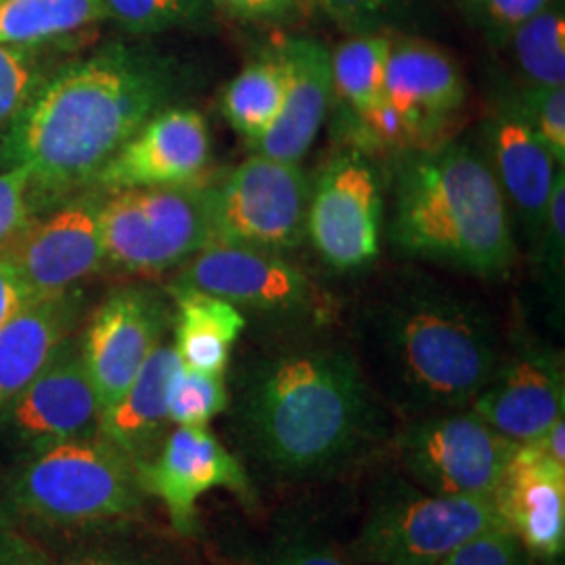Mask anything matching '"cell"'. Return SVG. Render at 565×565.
I'll return each instance as SVG.
<instances>
[{"label": "cell", "mask_w": 565, "mask_h": 565, "mask_svg": "<svg viewBox=\"0 0 565 565\" xmlns=\"http://www.w3.org/2000/svg\"><path fill=\"white\" fill-rule=\"evenodd\" d=\"M177 72L160 55L107 44L42 81L2 139L7 168L28 174L36 210L93 186L145 121L174 99Z\"/></svg>", "instance_id": "3"}, {"label": "cell", "mask_w": 565, "mask_h": 565, "mask_svg": "<svg viewBox=\"0 0 565 565\" xmlns=\"http://www.w3.org/2000/svg\"><path fill=\"white\" fill-rule=\"evenodd\" d=\"M34 210L36 205L28 174L21 168H7V172H0V252L25 231Z\"/></svg>", "instance_id": "38"}, {"label": "cell", "mask_w": 565, "mask_h": 565, "mask_svg": "<svg viewBox=\"0 0 565 565\" xmlns=\"http://www.w3.org/2000/svg\"><path fill=\"white\" fill-rule=\"evenodd\" d=\"M532 256L539 266L541 279L553 296L564 291L565 258V174L559 172L551 202L546 207L545 223L539 239L532 245Z\"/></svg>", "instance_id": "35"}, {"label": "cell", "mask_w": 565, "mask_h": 565, "mask_svg": "<svg viewBox=\"0 0 565 565\" xmlns=\"http://www.w3.org/2000/svg\"><path fill=\"white\" fill-rule=\"evenodd\" d=\"M41 82V61L34 46L0 44V124L18 114Z\"/></svg>", "instance_id": "36"}, {"label": "cell", "mask_w": 565, "mask_h": 565, "mask_svg": "<svg viewBox=\"0 0 565 565\" xmlns=\"http://www.w3.org/2000/svg\"><path fill=\"white\" fill-rule=\"evenodd\" d=\"M181 366L174 345L160 343L132 384L102 413L99 434L135 467L151 461L168 436L170 387Z\"/></svg>", "instance_id": "22"}, {"label": "cell", "mask_w": 565, "mask_h": 565, "mask_svg": "<svg viewBox=\"0 0 565 565\" xmlns=\"http://www.w3.org/2000/svg\"><path fill=\"white\" fill-rule=\"evenodd\" d=\"M168 294L177 303L174 350L184 369L224 375L233 348L242 342L247 319L239 308L189 287H168Z\"/></svg>", "instance_id": "24"}, {"label": "cell", "mask_w": 565, "mask_h": 565, "mask_svg": "<svg viewBox=\"0 0 565 565\" xmlns=\"http://www.w3.org/2000/svg\"><path fill=\"white\" fill-rule=\"evenodd\" d=\"M105 264L160 275L212 243L210 181L116 191L103 200Z\"/></svg>", "instance_id": "8"}, {"label": "cell", "mask_w": 565, "mask_h": 565, "mask_svg": "<svg viewBox=\"0 0 565 565\" xmlns=\"http://www.w3.org/2000/svg\"><path fill=\"white\" fill-rule=\"evenodd\" d=\"M172 321L168 300L142 285L114 289L95 310L81 345L102 413L132 384Z\"/></svg>", "instance_id": "16"}, {"label": "cell", "mask_w": 565, "mask_h": 565, "mask_svg": "<svg viewBox=\"0 0 565 565\" xmlns=\"http://www.w3.org/2000/svg\"><path fill=\"white\" fill-rule=\"evenodd\" d=\"M0 2H2V0H0Z\"/></svg>", "instance_id": "44"}, {"label": "cell", "mask_w": 565, "mask_h": 565, "mask_svg": "<svg viewBox=\"0 0 565 565\" xmlns=\"http://www.w3.org/2000/svg\"><path fill=\"white\" fill-rule=\"evenodd\" d=\"M63 565H189L182 557L153 546L103 543L82 548Z\"/></svg>", "instance_id": "39"}, {"label": "cell", "mask_w": 565, "mask_h": 565, "mask_svg": "<svg viewBox=\"0 0 565 565\" xmlns=\"http://www.w3.org/2000/svg\"><path fill=\"white\" fill-rule=\"evenodd\" d=\"M18 520V509L13 505L9 476L0 469V532L11 530V525Z\"/></svg>", "instance_id": "43"}, {"label": "cell", "mask_w": 565, "mask_h": 565, "mask_svg": "<svg viewBox=\"0 0 565 565\" xmlns=\"http://www.w3.org/2000/svg\"><path fill=\"white\" fill-rule=\"evenodd\" d=\"M103 20L102 0H2L0 44L36 46Z\"/></svg>", "instance_id": "27"}, {"label": "cell", "mask_w": 565, "mask_h": 565, "mask_svg": "<svg viewBox=\"0 0 565 565\" xmlns=\"http://www.w3.org/2000/svg\"><path fill=\"white\" fill-rule=\"evenodd\" d=\"M235 565H359L323 530L298 515H285L256 536L235 541Z\"/></svg>", "instance_id": "26"}, {"label": "cell", "mask_w": 565, "mask_h": 565, "mask_svg": "<svg viewBox=\"0 0 565 565\" xmlns=\"http://www.w3.org/2000/svg\"><path fill=\"white\" fill-rule=\"evenodd\" d=\"M469 406L518 445L541 438L565 417L564 354L518 333Z\"/></svg>", "instance_id": "15"}, {"label": "cell", "mask_w": 565, "mask_h": 565, "mask_svg": "<svg viewBox=\"0 0 565 565\" xmlns=\"http://www.w3.org/2000/svg\"><path fill=\"white\" fill-rule=\"evenodd\" d=\"M212 160L210 130L202 114L168 107L145 121L93 184L97 191L172 186L203 179Z\"/></svg>", "instance_id": "19"}, {"label": "cell", "mask_w": 565, "mask_h": 565, "mask_svg": "<svg viewBox=\"0 0 565 565\" xmlns=\"http://www.w3.org/2000/svg\"><path fill=\"white\" fill-rule=\"evenodd\" d=\"M228 18L249 23H281L298 18L308 0H207Z\"/></svg>", "instance_id": "40"}, {"label": "cell", "mask_w": 565, "mask_h": 565, "mask_svg": "<svg viewBox=\"0 0 565 565\" xmlns=\"http://www.w3.org/2000/svg\"><path fill=\"white\" fill-rule=\"evenodd\" d=\"M505 95L527 126L543 139L559 166H565V86H507Z\"/></svg>", "instance_id": "33"}, {"label": "cell", "mask_w": 565, "mask_h": 565, "mask_svg": "<svg viewBox=\"0 0 565 565\" xmlns=\"http://www.w3.org/2000/svg\"><path fill=\"white\" fill-rule=\"evenodd\" d=\"M467 82L457 60L434 42L394 32L377 109L350 130L364 153L411 151L445 141L463 109Z\"/></svg>", "instance_id": "7"}, {"label": "cell", "mask_w": 565, "mask_h": 565, "mask_svg": "<svg viewBox=\"0 0 565 565\" xmlns=\"http://www.w3.org/2000/svg\"><path fill=\"white\" fill-rule=\"evenodd\" d=\"M285 65L277 51L249 63L223 93V116L245 141H258L277 120L285 95Z\"/></svg>", "instance_id": "28"}, {"label": "cell", "mask_w": 565, "mask_h": 565, "mask_svg": "<svg viewBox=\"0 0 565 565\" xmlns=\"http://www.w3.org/2000/svg\"><path fill=\"white\" fill-rule=\"evenodd\" d=\"M228 406V390L224 375H207L181 366L168 401L170 424L203 427L214 417L224 415Z\"/></svg>", "instance_id": "32"}, {"label": "cell", "mask_w": 565, "mask_h": 565, "mask_svg": "<svg viewBox=\"0 0 565 565\" xmlns=\"http://www.w3.org/2000/svg\"><path fill=\"white\" fill-rule=\"evenodd\" d=\"M385 181L359 147H343L312 184L306 235L338 273L364 270L380 258Z\"/></svg>", "instance_id": "12"}, {"label": "cell", "mask_w": 565, "mask_h": 565, "mask_svg": "<svg viewBox=\"0 0 565 565\" xmlns=\"http://www.w3.org/2000/svg\"><path fill=\"white\" fill-rule=\"evenodd\" d=\"M530 559L518 536L501 527L455 548L436 565H530Z\"/></svg>", "instance_id": "37"}, {"label": "cell", "mask_w": 565, "mask_h": 565, "mask_svg": "<svg viewBox=\"0 0 565 565\" xmlns=\"http://www.w3.org/2000/svg\"><path fill=\"white\" fill-rule=\"evenodd\" d=\"M348 343L398 424L469 406L505 348L484 303L419 268L387 273L364 294Z\"/></svg>", "instance_id": "2"}, {"label": "cell", "mask_w": 565, "mask_h": 565, "mask_svg": "<svg viewBox=\"0 0 565 565\" xmlns=\"http://www.w3.org/2000/svg\"><path fill=\"white\" fill-rule=\"evenodd\" d=\"M518 443L471 408L403 422L390 450L406 480L438 497L492 501Z\"/></svg>", "instance_id": "9"}, {"label": "cell", "mask_w": 565, "mask_h": 565, "mask_svg": "<svg viewBox=\"0 0 565 565\" xmlns=\"http://www.w3.org/2000/svg\"><path fill=\"white\" fill-rule=\"evenodd\" d=\"M60 203L41 221H30L20 237L0 252L13 266L28 300L67 294L105 266L99 191Z\"/></svg>", "instance_id": "13"}, {"label": "cell", "mask_w": 565, "mask_h": 565, "mask_svg": "<svg viewBox=\"0 0 565 565\" xmlns=\"http://www.w3.org/2000/svg\"><path fill=\"white\" fill-rule=\"evenodd\" d=\"M107 20L137 36L203 25L212 15L207 0H102Z\"/></svg>", "instance_id": "31"}, {"label": "cell", "mask_w": 565, "mask_h": 565, "mask_svg": "<svg viewBox=\"0 0 565 565\" xmlns=\"http://www.w3.org/2000/svg\"><path fill=\"white\" fill-rule=\"evenodd\" d=\"M499 51H505L520 84L564 88L565 9L564 0H553L541 13L520 25Z\"/></svg>", "instance_id": "29"}, {"label": "cell", "mask_w": 565, "mask_h": 565, "mask_svg": "<svg viewBox=\"0 0 565 565\" xmlns=\"http://www.w3.org/2000/svg\"><path fill=\"white\" fill-rule=\"evenodd\" d=\"M172 287L212 294L263 327L331 323L329 298L281 254L212 243L179 266Z\"/></svg>", "instance_id": "10"}, {"label": "cell", "mask_w": 565, "mask_h": 565, "mask_svg": "<svg viewBox=\"0 0 565 565\" xmlns=\"http://www.w3.org/2000/svg\"><path fill=\"white\" fill-rule=\"evenodd\" d=\"M501 527L507 525L492 501L431 494L394 467L373 480L345 553L359 565H436Z\"/></svg>", "instance_id": "6"}, {"label": "cell", "mask_w": 565, "mask_h": 565, "mask_svg": "<svg viewBox=\"0 0 565 565\" xmlns=\"http://www.w3.org/2000/svg\"><path fill=\"white\" fill-rule=\"evenodd\" d=\"M312 184L300 163L254 153L210 181L212 243L273 254L296 249L306 237Z\"/></svg>", "instance_id": "11"}, {"label": "cell", "mask_w": 565, "mask_h": 565, "mask_svg": "<svg viewBox=\"0 0 565 565\" xmlns=\"http://www.w3.org/2000/svg\"><path fill=\"white\" fill-rule=\"evenodd\" d=\"M78 315L81 296L67 291L28 300L0 327V415L67 340Z\"/></svg>", "instance_id": "23"}, {"label": "cell", "mask_w": 565, "mask_h": 565, "mask_svg": "<svg viewBox=\"0 0 565 565\" xmlns=\"http://www.w3.org/2000/svg\"><path fill=\"white\" fill-rule=\"evenodd\" d=\"M9 486L18 515L55 525L120 522L147 497L135 463L102 434L32 452Z\"/></svg>", "instance_id": "5"}, {"label": "cell", "mask_w": 565, "mask_h": 565, "mask_svg": "<svg viewBox=\"0 0 565 565\" xmlns=\"http://www.w3.org/2000/svg\"><path fill=\"white\" fill-rule=\"evenodd\" d=\"M0 565H53L39 546L13 530L0 532Z\"/></svg>", "instance_id": "41"}, {"label": "cell", "mask_w": 565, "mask_h": 565, "mask_svg": "<svg viewBox=\"0 0 565 565\" xmlns=\"http://www.w3.org/2000/svg\"><path fill=\"white\" fill-rule=\"evenodd\" d=\"M137 473L145 494L166 507L182 536L195 532L198 501L212 490H228L249 509L258 505V490L239 459L205 425H179Z\"/></svg>", "instance_id": "14"}, {"label": "cell", "mask_w": 565, "mask_h": 565, "mask_svg": "<svg viewBox=\"0 0 565 565\" xmlns=\"http://www.w3.org/2000/svg\"><path fill=\"white\" fill-rule=\"evenodd\" d=\"M459 9L486 42L499 49L525 21L541 13L553 0H457Z\"/></svg>", "instance_id": "34"}, {"label": "cell", "mask_w": 565, "mask_h": 565, "mask_svg": "<svg viewBox=\"0 0 565 565\" xmlns=\"http://www.w3.org/2000/svg\"><path fill=\"white\" fill-rule=\"evenodd\" d=\"M226 382V436L252 484L289 490L340 478L390 448L398 419L331 323L263 327Z\"/></svg>", "instance_id": "1"}, {"label": "cell", "mask_w": 565, "mask_h": 565, "mask_svg": "<svg viewBox=\"0 0 565 565\" xmlns=\"http://www.w3.org/2000/svg\"><path fill=\"white\" fill-rule=\"evenodd\" d=\"M275 51L287 76L281 111L249 147L264 158L300 163L317 141L331 105V51L315 36H287Z\"/></svg>", "instance_id": "21"}, {"label": "cell", "mask_w": 565, "mask_h": 565, "mask_svg": "<svg viewBox=\"0 0 565 565\" xmlns=\"http://www.w3.org/2000/svg\"><path fill=\"white\" fill-rule=\"evenodd\" d=\"M492 503L532 559L564 557L565 465L553 461L541 446L518 445Z\"/></svg>", "instance_id": "20"}, {"label": "cell", "mask_w": 565, "mask_h": 565, "mask_svg": "<svg viewBox=\"0 0 565 565\" xmlns=\"http://www.w3.org/2000/svg\"><path fill=\"white\" fill-rule=\"evenodd\" d=\"M482 121L480 149L505 198L513 228L532 249L539 239L546 207L564 166L509 102L505 90Z\"/></svg>", "instance_id": "18"}, {"label": "cell", "mask_w": 565, "mask_h": 565, "mask_svg": "<svg viewBox=\"0 0 565 565\" xmlns=\"http://www.w3.org/2000/svg\"><path fill=\"white\" fill-rule=\"evenodd\" d=\"M102 404L76 340H63L41 373L0 415V424L32 452L99 434Z\"/></svg>", "instance_id": "17"}, {"label": "cell", "mask_w": 565, "mask_h": 565, "mask_svg": "<svg viewBox=\"0 0 565 565\" xmlns=\"http://www.w3.org/2000/svg\"><path fill=\"white\" fill-rule=\"evenodd\" d=\"M348 36L406 32L424 20L429 0H308Z\"/></svg>", "instance_id": "30"}, {"label": "cell", "mask_w": 565, "mask_h": 565, "mask_svg": "<svg viewBox=\"0 0 565 565\" xmlns=\"http://www.w3.org/2000/svg\"><path fill=\"white\" fill-rule=\"evenodd\" d=\"M28 302V294L23 289L13 266L0 254V327L7 323L23 303Z\"/></svg>", "instance_id": "42"}, {"label": "cell", "mask_w": 565, "mask_h": 565, "mask_svg": "<svg viewBox=\"0 0 565 565\" xmlns=\"http://www.w3.org/2000/svg\"><path fill=\"white\" fill-rule=\"evenodd\" d=\"M392 34H356L331 53V103H340L348 128L371 116L384 95Z\"/></svg>", "instance_id": "25"}, {"label": "cell", "mask_w": 565, "mask_h": 565, "mask_svg": "<svg viewBox=\"0 0 565 565\" xmlns=\"http://www.w3.org/2000/svg\"><path fill=\"white\" fill-rule=\"evenodd\" d=\"M385 191V235L403 256L480 279L511 273L515 228L478 142L445 139L398 153Z\"/></svg>", "instance_id": "4"}]
</instances>
